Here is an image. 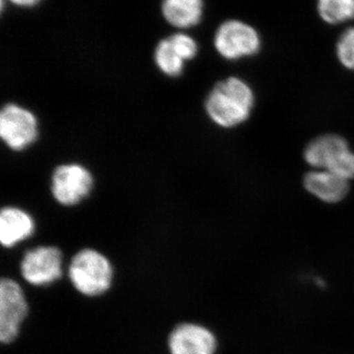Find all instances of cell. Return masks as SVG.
I'll return each instance as SVG.
<instances>
[{"instance_id": "cell-4", "label": "cell", "mask_w": 354, "mask_h": 354, "mask_svg": "<svg viewBox=\"0 0 354 354\" xmlns=\"http://www.w3.org/2000/svg\"><path fill=\"white\" fill-rule=\"evenodd\" d=\"M38 120L31 111L7 104L0 113V136L9 148L22 151L38 138Z\"/></svg>"}, {"instance_id": "cell-1", "label": "cell", "mask_w": 354, "mask_h": 354, "mask_svg": "<svg viewBox=\"0 0 354 354\" xmlns=\"http://www.w3.org/2000/svg\"><path fill=\"white\" fill-rule=\"evenodd\" d=\"M255 95L250 86L237 77L216 84L205 102L207 114L215 124L223 128L245 122L252 113Z\"/></svg>"}, {"instance_id": "cell-3", "label": "cell", "mask_w": 354, "mask_h": 354, "mask_svg": "<svg viewBox=\"0 0 354 354\" xmlns=\"http://www.w3.org/2000/svg\"><path fill=\"white\" fill-rule=\"evenodd\" d=\"M214 46L225 59L237 60L256 55L261 48V39L250 25L239 20H227L216 28Z\"/></svg>"}, {"instance_id": "cell-8", "label": "cell", "mask_w": 354, "mask_h": 354, "mask_svg": "<svg viewBox=\"0 0 354 354\" xmlns=\"http://www.w3.org/2000/svg\"><path fill=\"white\" fill-rule=\"evenodd\" d=\"M169 348L171 354H215L216 339L207 328L184 323L169 335Z\"/></svg>"}, {"instance_id": "cell-16", "label": "cell", "mask_w": 354, "mask_h": 354, "mask_svg": "<svg viewBox=\"0 0 354 354\" xmlns=\"http://www.w3.org/2000/svg\"><path fill=\"white\" fill-rule=\"evenodd\" d=\"M337 55L346 68L354 70V28L342 35L337 41Z\"/></svg>"}, {"instance_id": "cell-17", "label": "cell", "mask_w": 354, "mask_h": 354, "mask_svg": "<svg viewBox=\"0 0 354 354\" xmlns=\"http://www.w3.org/2000/svg\"><path fill=\"white\" fill-rule=\"evenodd\" d=\"M7 1L14 6L22 7V8H31V7L38 6L41 0H7Z\"/></svg>"}, {"instance_id": "cell-12", "label": "cell", "mask_w": 354, "mask_h": 354, "mask_svg": "<svg viewBox=\"0 0 354 354\" xmlns=\"http://www.w3.org/2000/svg\"><path fill=\"white\" fill-rule=\"evenodd\" d=\"M34 220L27 212L15 207H6L0 213V241L10 248L31 237L34 234Z\"/></svg>"}, {"instance_id": "cell-15", "label": "cell", "mask_w": 354, "mask_h": 354, "mask_svg": "<svg viewBox=\"0 0 354 354\" xmlns=\"http://www.w3.org/2000/svg\"><path fill=\"white\" fill-rule=\"evenodd\" d=\"M171 41L174 50L184 62H187L194 59L199 53V44L196 39L184 31H174L171 36L167 37Z\"/></svg>"}, {"instance_id": "cell-5", "label": "cell", "mask_w": 354, "mask_h": 354, "mask_svg": "<svg viewBox=\"0 0 354 354\" xmlns=\"http://www.w3.org/2000/svg\"><path fill=\"white\" fill-rule=\"evenodd\" d=\"M94 184L92 174L83 165H62L51 177V193L59 204L74 206L90 194Z\"/></svg>"}, {"instance_id": "cell-9", "label": "cell", "mask_w": 354, "mask_h": 354, "mask_svg": "<svg viewBox=\"0 0 354 354\" xmlns=\"http://www.w3.org/2000/svg\"><path fill=\"white\" fill-rule=\"evenodd\" d=\"M349 149L346 140L339 135H324L307 145L304 150V160L314 169L330 171Z\"/></svg>"}, {"instance_id": "cell-10", "label": "cell", "mask_w": 354, "mask_h": 354, "mask_svg": "<svg viewBox=\"0 0 354 354\" xmlns=\"http://www.w3.org/2000/svg\"><path fill=\"white\" fill-rule=\"evenodd\" d=\"M204 0H164L162 13L167 24L176 31H189L201 24Z\"/></svg>"}, {"instance_id": "cell-11", "label": "cell", "mask_w": 354, "mask_h": 354, "mask_svg": "<svg viewBox=\"0 0 354 354\" xmlns=\"http://www.w3.org/2000/svg\"><path fill=\"white\" fill-rule=\"evenodd\" d=\"M305 189L325 203L342 201L348 195V181L325 169H315L304 177Z\"/></svg>"}, {"instance_id": "cell-2", "label": "cell", "mask_w": 354, "mask_h": 354, "mask_svg": "<svg viewBox=\"0 0 354 354\" xmlns=\"http://www.w3.org/2000/svg\"><path fill=\"white\" fill-rule=\"evenodd\" d=\"M72 285L86 297H99L109 290L113 267L106 256L94 249H84L74 256L68 268Z\"/></svg>"}, {"instance_id": "cell-7", "label": "cell", "mask_w": 354, "mask_h": 354, "mask_svg": "<svg viewBox=\"0 0 354 354\" xmlns=\"http://www.w3.org/2000/svg\"><path fill=\"white\" fill-rule=\"evenodd\" d=\"M21 274L30 285H50L62 277V254L55 246H41L26 252L21 261Z\"/></svg>"}, {"instance_id": "cell-6", "label": "cell", "mask_w": 354, "mask_h": 354, "mask_svg": "<svg viewBox=\"0 0 354 354\" xmlns=\"http://www.w3.org/2000/svg\"><path fill=\"white\" fill-rule=\"evenodd\" d=\"M28 315V304L21 286L11 279L0 283V341L10 344L19 334Z\"/></svg>"}, {"instance_id": "cell-14", "label": "cell", "mask_w": 354, "mask_h": 354, "mask_svg": "<svg viewBox=\"0 0 354 354\" xmlns=\"http://www.w3.org/2000/svg\"><path fill=\"white\" fill-rule=\"evenodd\" d=\"M321 18L329 24L354 19V0H318Z\"/></svg>"}, {"instance_id": "cell-13", "label": "cell", "mask_w": 354, "mask_h": 354, "mask_svg": "<svg viewBox=\"0 0 354 354\" xmlns=\"http://www.w3.org/2000/svg\"><path fill=\"white\" fill-rule=\"evenodd\" d=\"M153 62L160 71L169 77L183 74L186 62L177 55L169 38L160 39L153 53Z\"/></svg>"}]
</instances>
